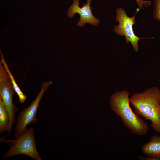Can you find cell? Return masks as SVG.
<instances>
[{
    "label": "cell",
    "instance_id": "6da1fadb",
    "mask_svg": "<svg viewBox=\"0 0 160 160\" xmlns=\"http://www.w3.org/2000/svg\"><path fill=\"white\" fill-rule=\"evenodd\" d=\"M160 92L159 88L154 86L135 93L129 98L135 113L150 121L151 127L158 133H160Z\"/></svg>",
    "mask_w": 160,
    "mask_h": 160
},
{
    "label": "cell",
    "instance_id": "7a4b0ae2",
    "mask_svg": "<svg viewBox=\"0 0 160 160\" xmlns=\"http://www.w3.org/2000/svg\"><path fill=\"white\" fill-rule=\"evenodd\" d=\"M129 92L126 90L115 92L111 97V108L120 117L123 124L130 132L138 135L146 134L148 127L147 123L135 113L130 105Z\"/></svg>",
    "mask_w": 160,
    "mask_h": 160
},
{
    "label": "cell",
    "instance_id": "3957f363",
    "mask_svg": "<svg viewBox=\"0 0 160 160\" xmlns=\"http://www.w3.org/2000/svg\"><path fill=\"white\" fill-rule=\"evenodd\" d=\"M1 143H7L10 148L5 152L3 158H9L19 155H24L36 160H41L37 150L33 127L26 129L23 133L14 140L0 138Z\"/></svg>",
    "mask_w": 160,
    "mask_h": 160
},
{
    "label": "cell",
    "instance_id": "277c9868",
    "mask_svg": "<svg viewBox=\"0 0 160 160\" xmlns=\"http://www.w3.org/2000/svg\"><path fill=\"white\" fill-rule=\"evenodd\" d=\"M52 83L51 81L43 82L40 91L36 98L28 106L24 108L20 112L16 121L14 134L15 138L22 134L28 125L36 121V114L39 106L40 101L45 91Z\"/></svg>",
    "mask_w": 160,
    "mask_h": 160
},
{
    "label": "cell",
    "instance_id": "5b68a950",
    "mask_svg": "<svg viewBox=\"0 0 160 160\" xmlns=\"http://www.w3.org/2000/svg\"><path fill=\"white\" fill-rule=\"evenodd\" d=\"M139 10V9H137L135 14L132 17H130L127 15L123 8H117L116 11V20L119 22V24L114 26L113 31L118 35L124 36L126 42H130L134 51L136 52L139 50V40L144 39L140 38L136 36L133 29V26L135 24V16Z\"/></svg>",
    "mask_w": 160,
    "mask_h": 160
},
{
    "label": "cell",
    "instance_id": "8992f818",
    "mask_svg": "<svg viewBox=\"0 0 160 160\" xmlns=\"http://www.w3.org/2000/svg\"><path fill=\"white\" fill-rule=\"evenodd\" d=\"M15 92L10 78L1 60L0 97L9 112L12 127L16 121L15 113L19 111L13 102L12 98Z\"/></svg>",
    "mask_w": 160,
    "mask_h": 160
},
{
    "label": "cell",
    "instance_id": "52a82bcc",
    "mask_svg": "<svg viewBox=\"0 0 160 160\" xmlns=\"http://www.w3.org/2000/svg\"><path fill=\"white\" fill-rule=\"evenodd\" d=\"M87 3L84 4L82 7H79V0H73L72 4L68 8L67 12L68 17L73 18L76 13L80 15V19L77 25L81 27L86 23L90 24L94 26H97L100 20L94 17L92 12L90 6L92 0H87Z\"/></svg>",
    "mask_w": 160,
    "mask_h": 160
},
{
    "label": "cell",
    "instance_id": "ba28073f",
    "mask_svg": "<svg viewBox=\"0 0 160 160\" xmlns=\"http://www.w3.org/2000/svg\"><path fill=\"white\" fill-rule=\"evenodd\" d=\"M141 150L143 153L147 157L145 160H160V136L153 135L150 140L145 143L142 146Z\"/></svg>",
    "mask_w": 160,
    "mask_h": 160
},
{
    "label": "cell",
    "instance_id": "9c48e42d",
    "mask_svg": "<svg viewBox=\"0 0 160 160\" xmlns=\"http://www.w3.org/2000/svg\"><path fill=\"white\" fill-rule=\"evenodd\" d=\"M12 128L9 112L0 97V133L7 132L10 136Z\"/></svg>",
    "mask_w": 160,
    "mask_h": 160
},
{
    "label": "cell",
    "instance_id": "30bf717a",
    "mask_svg": "<svg viewBox=\"0 0 160 160\" xmlns=\"http://www.w3.org/2000/svg\"><path fill=\"white\" fill-rule=\"evenodd\" d=\"M0 53L1 57V60L2 62L5 69L7 72L10 78L15 91L18 96L19 101L20 103H23L26 100L27 98V96L24 94L16 83L13 76L11 73L9 69L1 50Z\"/></svg>",
    "mask_w": 160,
    "mask_h": 160
},
{
    "label": "cell",
    "instance_id": "8fae6325",
    "mask_svg": "<svg viewBox=\"0 0 160 160\" xmlns=\"http://www.w3.org/2000/svg\"><path fill=\"white\" fill-rule=\"evenodd\" d=\"M154 18L157 20L160 21V0H154Z\"/></svg>",
    "mask_w": 160,
    "mask_h": 160
},
{
    "label": "cell",
    "instance_id": "7c38bea8",
    "mask_svg": "<svg viewBox=\"0 0 160 160\" xmlns=\"http://www.w3.org/2000/svg\"><path fill=\"white\" fill-rule=\"evenodd\" d=\"M119 1H120L122 0H117ZM136 1L139 9H143V6L146 7H149L151 4V2L149 1H144V0H135Z\"/></svg>",
    "mask_w": 160,
    "mask_h": 160
},
{
    "label": "cell",
    "instance_id": "4fadbf2b",
    "mask_svg": "<svg viewBox=\"0 0 160 160\" xmlns=\"http://www.w3.org/2000/svg\"><path fill=\"white\" fill-rule=\"evenodd\" d=\"M159 103H160V94H159Z\"/></svg>",
    "mask_w": 160,
    "mask_h": 160
}]
</instances>
